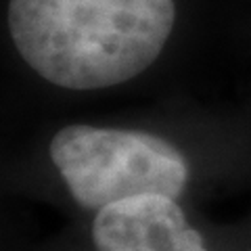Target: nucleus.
<instances>
[{"label": "nucleus", "instance_id": "1", "mask_svg": "<svg viewBox=\"0 0 251 251\" xmlns=\"http://www.w3.org/2000/svg\"><path fill=\"white\" fill-rule=\"evenodd\" d=\"M174 21V0H9L21 59L69 90L109 88L143 74Z\"/></svg>", "mask_w": 251, "mask_h": 251}, {"label": "nucleus", "instance_id": "2", "mask_svg": "<svg viewBox=\"0 0 251 251\" xmlns=\"http://www.w3.org/2000/svg\"><path fill=\"white\" fill-rule=\"evenodd\" d=\"M50 157L84 209L143 195L178 199L188 180L182 153L149 132L67 126L54 134Z\"/></svg>", "mask_w": 251, "mask_h": 251}, {"label": "nucleus", "instance_id": "3", "mask_svg": "<svg viewBox=\"0 0 251 251\" xmlns=\"http://www.w3.org/2000/svg\"><path fill=\"white\" fill-rule=\"evenodd\" d=\"M97 251H209L176 199L143 195L99 209L92 222Z\"/></svg>", "mask_w": 251, "mask_h": 251}]
</instances>
